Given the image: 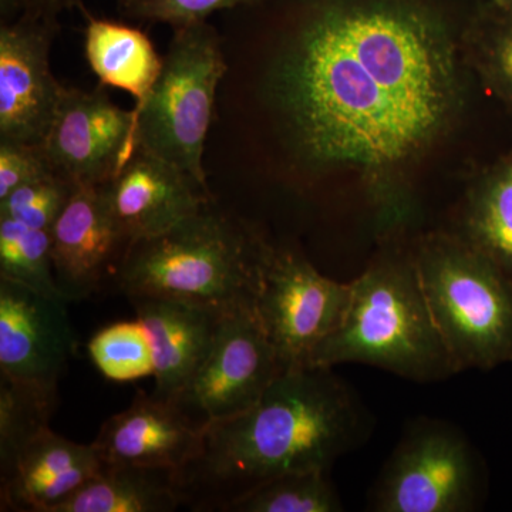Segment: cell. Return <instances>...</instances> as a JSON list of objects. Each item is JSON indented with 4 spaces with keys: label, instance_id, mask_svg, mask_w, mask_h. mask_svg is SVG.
Wrapping results in <instances>:
<instances>
[{
    "label": "cell",
    "instance_id": "obj_1",
    "mask_svg": "<svg viewBox=\"0 0 512 512\" xmlns=\"http://www.w3.org/2000/svg\"><path fill=\"white\" fill-rule=\"evenodd\" d=\"M453 15L446 0H305L275 72L303 156L360 171L390 201L394 174L443 137L460 107Z\"/></svg>",
    "mask_w": 512,
    "mask_h": 512
},
{
    "label": "cell",
    "instance_id": "obj_2",
    "mask_svg": "<svg viewBox=\"0 0 512 512\" xmlns=\"http://www.w3.org/2000/svg\"><path fill=\"white\" fill-rule=\"evenodd\" d=\"M363 427L356 397L332 369L284 370L254 407L202 429L198 456L178 477L184 504L222 511L272 478L329 471Z\"/></svg>",
    "mask_w": 512,
    "mask_h": 512
},
{
    "label": "cell",
    "instance_id": "obj_3",
    "mask_svg": "<svg viewBox=\"0 0 512 512\" xmlns=\"http://www.w3.org/2000/svg\"><path fill=\"white\" fill-rule=\"evenodd\" d=\"M379 367L414 382L456 373L421 288L413 249H384L350 282L345 318L306 367Z\"/></svg>",
    "mask_w": 512,
    "mask_h": 512
},
{
    "label": "cell",
    "instance_id": "obj_4",
    "mask_svg": "<svg viewBox=\"0 0 512 512\" xmlns=\"http://www.w3.org/2000/svg\"><path fill=\"white\" fill-rule=\"evenodd\" d=\"M269 248L208 202L163 234L131 242L116 278L128 298L175 299L221 312L255 309Z\"/></svg>",
    "mask_w": 512,
    "mask_h": 512
},
{
    "label": "cell",
    "instance_id": "obj_5",
    "mask_svg": "<svg viewBox=\"0 0 512 512\" xmlns=\"http://www.w3.org/2000/svg\"><path fill=\"white\" fill-rule=\"evenodd\" d=\"M412 249L456 373L512 362V279L456 232H430Z\"/></svg>",
    "mask_w": 512,
    "mask_h": 512
},
{
    "label": "cell",
    "instance_id": "obj_6",
    "mask_svg": "<svg viewBox=\"0 0 512 512\" xmlns=\"http://www.w3.org/2000/svg\"><path fill=\"white\" fill-rule=\"evenodd\" d=\"M225 72L220 36L207 20L180 26L160 76L134 107L138 146L180 168L207 191L202 156Z\"/></svg>",
    "mask_w": 512,
    "mask_h": 512
},
{
    "label": "cell",
    "instance_id": "obj_7",
    "mask_svg": "<svg viewBox=\"0 0 512 512\" xmlns=\"http://www.w3.org/2000/svg\"><path fill=\"white\" fill-rule=\"evenodd\" d=\"M480 473L473 448L443 421H416L387 460L372 491L377 512H467Z\"/></svg>",
    "mask_w": 512,
    "mask_h": 512
},
{
    "label": "cell",
    "instance_id": "obj_8",
    "mask_svg": "<svg viewBox=\"0 0 512 512\" xmlns=\"http://www.w3.org/2000/svg\"><path fill=\"white\" fill-rule=\"evenodd\" d=\"M350 282L326 278L301 254L269 248L255 312L282 370L308 366L345 318Z\"/></svg>",
    "mask_w": 512,
    "mask_h": 512
},
{
    "label": "cell",
    "instance_id": "obj_9",
    "mask_svg": "<svg viewBox=\"0 0 512 512\" xmlns=\"http://www.w3.org/2000/svg\"><path fill=\"white\" fill-rule=\"evenodd\" d=\"M282 372L255 309L224 312L210 352L174 403L204 429L254 407Z\"/></svg>",
    "mask_w": 512,
    "mask_h": 512
},
{
    "label": "cell",
    "instance_id": "obj_10",
    "mask_svg": "<svg viewBox=\"0 0 512 512\" xmlns=\"http://www.w3.org/2000/svg\"><path fill=\"white\" fill-rule=\"evenodd\" d=\"M40 147L53 170L74 185L109 183L140 147L136 109H120L101 90L66 87Z\"/></svg>",
    "mask_w": 512,
    "mask_h": 512
},
{
    "label": "cell",
    "instance_id": "obj_11",
    "mask_svg": "<svg viewBox=\"0 0 512 512\" xmlns=\"http://www.w3.org/2000/svg\"><path fill=\"white\" fill-rule=\"evenodd\" d=\"M46 16L25 13L0 29V140L42 146L66 92L50 69Z\"/></svg>",
    "mask_w": 512,
    "mask_h": 512
},
{
    "label": "cell",
    "instance_id": "obj_12",
    "mask_svg": "<svg viewBox=\"0 0 512 512\" xmlns=\"http://www.w3.org/2000/svg\"><path fill=\"white\" fill-rule=\"evenodd\" d=\"M66 305L0 278V376L57 390L79 348Z\"/></svg>",
    "mask_w": 512,
    "mask_h": 512
},
{
    "label": "cell",
    "instance_id": "obj_13",
    "mask_svg": "<svg viewBox=\"0 0 512 512\" xmlns=\"http://www.w3.org/2000/svg\"><path fill=\"white\" fill-rule=\"evenodd\" d=\"M57 285L67 302L99 292L107 276L117 275L130 241L101 185H76L50 229Z\"/></svg>",
    "mask_w": 512,
    "mask_h": 512
},
{
    "label": "cell",
    "instance_id": "obj_14",
    "mask_svg": "<svg viewBox=\"0 0 512 512\" xmlns=\"http://www.w3.org/2000/svg\"><path fill=\"white\" fill-rule=\"evenodd\" d=\"M103 187L130 244L163 234L210 202L190 175L141 147Z\"/></svg>",
    "mask_w": 512,
    "mask_h": 512
},
{
    "label": "cell",
    "instance_id": "obj_15",
    "mask_svg": "<svg viewBox=\"0 0 512 512\" xmlns=\"http://www.w3.org/2000/svg\"><path fill=\"white\" fill-rule=\"evenodd\" d=\"M202 429L170 400L138 394L104 421L93 441L103 464L167 468L183 473L198 456Z\"/></svg>",
    "mask_w": 512,
    "mask_h": 512
},
{
    "label": "cell",
    "instance_id": "obj_16",
    "mask_svg": "<svg viewBox=\"0 0 512 512\" xmlns=\"http://www.w3.org/2000/svg\"><path fill=\"white\" fill-rule=\"evenodd\" d=\"M103 466L93 444L74 443L47 427L0 474L2 511L53 512Z\"/></svg>",
    "mask_w": 512,
    "mask_h": 512
},
{
    "label": "cell",
    "instance_id": "obj_17",
    "mask_svg": "<svg viewBox=\"0 0 512 512\" xmlns=\"http://www.w3.org/2000/svg\"><path fill=\"white\" fill-rule=\"evenodd\" d=\"M128 299L153 348L154 396L174 402L210 352L224 312L168 298Z\"/></svg>",
    "mask_w": 512,
    "mask_h": 512
},
{
    "label": "cell",
    "instance_id": "obj_18",
    "mask_svg": "<svg viewBox=\"0 0 512 512\" xmlns=\"http://www.w3.org/2000/svg\"><path fill=\"white\" fill-rule=\"evenodd\" d=\"M456 234L512 279V151L474 175Z\"/></svg>",
    "mask_w": 512,
    "mask_h": 512
},
{
    "label": "cell",
    "instance_id": "obj_19",
    "mask_svg": "<svg viewBox=\"0 0 512 512\" xmlns=\"http://www.w3.org/2000/svg\"><path fill=\"white\" fill-rule=\"evenodd\" d=\"M181 504L184 498L175 471L104 464L53 512H171Z\"/></svg>",
    "mask_w": 512,
    "mask_h": 512
},
{
    "label": "cell",
    "instance_id": "obj_20",
    "mask_svg": "<svg viewBox=\"0 0 512 512\" xmlns=\"http://www.w3.org/2000/svg\"><path fill=\"white\" fill-rule=\"evenodd\" d=\"M84 49L100 82L131 94L136 104L146 99L163 67L147 35L111 20L90 19Z\"/></svg>",
    "mask_w": 512,
    "mask_h": 512
},
{
    "label": "cell",
    "instance_id": "obj_21",
    "mask_svg": "<svg viewBox=\"0 0 512 512\" xmlns=\"http://www.w3.org/2000/svg\"><path fill=\"white\" fill-rule=\"evenodd\" d=\"M461 52L467 66L512 113V16L478 0L461 30Z\"/></svg>",
    "mask_w": 512,
    "mask_h": 512
},
{
    "label": "cell",
    "instance_id": "obj_22",
    "mask_svg": "<svg viewBox=\"0 0 512 512\" xmlns=\"http://www.w3.org/2000/svg\"><path fill=\"white\" fill-rule=\"evenodd\" d=\"M343 510L329 471L285 474L258 485L232 501L229 512H339Z\"/></svg>",
    "mask_w": 512,
    "mask_h": 512
},
{
    "label": "cell",
    "instance_id": "obj_23",
    "mask_svg": "<svg viewBox=\"0 0 512 512\" xmlns=\"http://www.w3.org/2000/svg\"><path fill=\"white\" fill-rule=\"evenodd\" d=\"M0 278L67 302L56 282L52 239L46 229L0 217Z\"/></svg>",
    "mask_w": 512,
    "mask_h": 512
},
{
    "label": "cell",
    "instance_id": "obj_24",
    "mask_svg": "<svg viewBox=\"0 0 512 512\" xmlns=\"http://www.w3.org/2000/svg\"><path fill=\"white\" fill-rule=\"evenodd\" d=\"M56 396L57 390L0 376V474L12 466L29 441L50 427Z\"/></svg>",
    "mask_w": 512,
    "mask_h": 512
},
{
    "label": "cell",
    "instance_id": "obj_25",
    "mask_svg": "<svg viewBox=\"0 0 512 512\" xmlns=\"http://www.w3.org/2000/svg\"><path fill=\"white\" fill-rule=\"evenodd\" d=\"M90 359L110 382H136L154 375V356L143 323L123 320L94 333L87 345Z\"/></svg>",
    "mask_w": 512,
    "mask_h": 512
},
{
    "label": "cell",
    "instance_id": "obj_26",
    "mask_svg": "<svg viewBox=\"0 0 512 512\" xmlns=\"http://www.w3.org/2000/svg\"><path fill=\"white\" fill-rule=\"evenodd\" d=\"M76 185L56 171L20 185L0 200V217L50 231Z\"/></svg>",
    "mask_w": 512,
    "mask_h": 512
},
{
    "label": "cell",
    "instance_id": "obj_27",
    "mask_svg": "<svg viewBox=\"0 0 512 512\" xmlns=\"http://www.w3.org/2000/svg\"><path fill=\"white\" fill-rule=\"evenodd\" d=\"M258 2L262 0H119V6L128 18L168 23L175 29L204 22L218 10Z\"/></svg>",
    "mask_w": 512,
    "mask_h": 512
},
{
    "label": "cell",
    "instance_id": "obj_28",
    "mask_svg": "<svg viewBox=\"0 0 512 512\" xmlns=\"http://www.w3.org/2000/svg\"><path fill=\"white\" fill-rule=\"evenodd\" d=\"M53 171L42 147L0 140V200L20 185Z\"/></svg>",
    "mask_w": 512,
    "mask_h": 512
},
{
    "label": "cell",
    "instance_id": "obj_29",
    "mask_svg": "<svg viewBox=\"0 0 512 512\" xmlns=\"http://www.w3.org/2000/svg\"><path fill=\"white\" fill-rule=\"evenodd\" d=\"M80 0H36L37 9L40 12L46 13L47 16H52L53 13L59 12V10L72 8L77 5Z\"/></svg>",
    "mask_w": 512,
    "mask_h": 512
},
{
    "label": "cell",
    "instance_id": "obj_30",
    "mask_svg": "<svg viewBox=\"0 0 512 512\" xmlns=\"http://www.w3.org/2000/svg\"><path fill=\"white\" fill-rule=\"evenodd\" d=\"M488 5L512 16V0H485Z\"/></svg>",
    "mask_w": 512,
    "mask_h": 512
}]
</instances>
